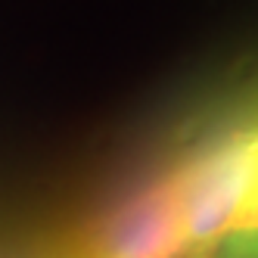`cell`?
Here are the masks:
<instances>
[{"instance_id": "cell-1", "label": "cell", "mask_w": 258, "mask_h": 258, "mask_svg": "<svg viewBox=\"0 0 258 258\" xmlns=\"http://www.w3.org/2000/svg\"><path fill=\"white\" fill-rule=\"evenodd\" d=\"M187 258H212L236 236H255V127L224 118L196 134L168 165Z\"/></svg>"}, {"instance_id": "cell-2", "label": "cell", "mask_w": 258, "mask_h": 258, "mask_svg": "<svg viewBox=\"0 0 258 258\" xmlns=\"http://www.w3.org/2000/svg\"><path fill=\"white\" fill-rule=\"evenodd\" d=\"M84 258H187L177 193L168 168L134 183L97 218Z\"/></svg>"}]
</instances>
